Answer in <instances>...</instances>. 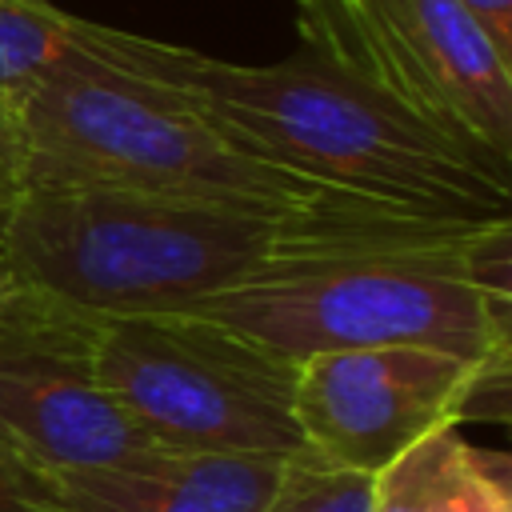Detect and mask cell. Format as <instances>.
Here are the masks:
<instances>
[{"label":"cell","instance_id":"1","mask_svg":"<svg viewBox=\"0 0 512 512\" xmlns=\"http://www.w3.org/2000/svg\"><path fill=\"white\" fill-rule=\"evenodd\" d=\"M468 220L316 216L96 184L28 180L8 208V264L20 288L92 316L192 312L196 304L304 260L404 240ZM496 224V220H488Z\"/></svg>","mask_w":512,"mask_h":512},{"label":"cell","instance_id":"2","mask_svg":"<svg viewBox=\"0 0 512 512\" xmlns=\"http://www.w3.org/2000/svg\"><path fill=\"white\" fill-rule=\"evenodd\" d=\"M80 36L84 52L184 92L240 144L316 184L408 216L512 220V168L448 140L308 44L276 64H232L92 20Z\"/></svg>","mask_w":512,"mask_h":512},{"label":"cell","instance_id":"3","mask_svg":"<svg viewBox=\"0 0 512 512\" xmlns=\"http://www.w3.org/2000/svg\"><path fill=\"white\" fill-rule=\"evenodd\" d=\"M512 220L380 240L304 260L192 308L304 360L336 348L420 344L508 368Z\"/></svg>","mask_w":512,"mask_h":512},{"label":"cell","instance_id":"4","mask_svg":"<svg viewBox=\"0 0 512 512\" xmlns=\"http://www.w3.org/2000/svg\"><path fill=\"white\" fill-rule=\"evenodd\" d=\"M12 116L24 140V184H96L316 216L396 212L272 164L184 92L92 52L48 72Z\"/></svg>","mask_w":512,"mask_h":512},{"label":"cell","instance_id":"5","mask_svg":"<svg viewBox=\"0 0 512 512\" xmlns=\"http://www.w3.org/2000/svg\"><path fill=\"white\" fill-rule=\"evenodd\" d=\"M104 388L164 452H300L296 360L192 312L100 316Z\"/></svg>","mask_w":512,"mask_h":512},{"label":"cell","instance_id":"6","mask_svg":"<svg viewBox=\"0 0 512 512\" xmlns=\"http://www.w3.org/2000/svg\"><path fill=\"white\" fill-rule=\"evenodd\" d=\"M300 44L512 168V56L464 0H300Z\"/></svg>","mask_w":512,"mask_h":512},{"label":"cell","instance_id":"7","mask_svg":"<svg viewBox=\"0 0 512 512\" xmlns=\"http://www.w3.org/2000/svg\"><path fill=\"white\" fill-rule=\"evenodd\" d=\"M300 448L376 476L428 432L508 412V368L420 344L336 348L296 360Z\"/></svg>","mask_w":512,"mask_h":512},{"label":"cell","instance_id":"8","mask_svg":"<svg viewBox=\"0 0 512 512\" xmlns=\"http://www.w3.org/2000/svg\"><path fill=\"white\" fill-rule=\"evenodd\" d=\"M96 324L100 316L20 284L0 304V440L52 476L156 452L104 388Z\"/></svg>","mask_w":512,"mask_h":512},{"label":"cell","instance_id":"9","mask_svg":"<svg viewBox=\"0 0 512 512\" xmlns=\"http://www.w3.org/2000/svg\"><path fill=\"white\" fill-rule=\"evenodd\" d=\"M284 456L272 452H148L132 464L60 476L72 512H256Z\"/></svg>","mask_w":512,"mask_h":512},{"label":"cell","instance_id":"10","mask_svg":"<svg viewBox=\"0 0 512 512\" xmlns=\"http://www.w3.org/2000/svg\"><path fill=\"white\" fill-rule=\"evenodd\" d=\"M372 512H512V468L440 428L404 448L372 476Z\"/></svg>","mask_w":512,"mask_h":512},{"label":"cell","instance_id":"11","mask_svg":"<svg viewBox=\"0 0 512 512\" xmlns=\"http://www.w3.org/2000/svg\"><path fill=\"white\" fill-rule=\"evenodd\" d=\"M84 16L48 0H0V104L12 112L48 72L84 56Z\"/></svg>","mask_w":512,"mask_h":512},{"label":"cell","instance_id":"12","mask_svg":"<svg viewBox=\"0 0 512 512\" xmlns=\"http://www.w3.org/2000/svg\"><path fill=\"white\" fill-rule=\"evenodd\" d=\"M256 512H372V476L300 448L284 456V468Z\"/></svg>","mask_w":512,"mask_h":512},{"label":"cell","instance_id":"13","mask_svg":"<svg viewBox=\"0 0 512 512\" xmlns=\"http://www.w3.org/2000/svg\"><path fill=\"white\" fill-rule=\"evenodd\" d=\"M0 512H72L60 492V476L44 472L12 444L0 440Z\"/></svg>","mask_w":512,"mask_h":512},{"label":"cell","instance_id":"14","mask_svg":"<svg viewBox=\"0 0 512 512\" xmlns=\"http://www.w3.org/2000/svg\"><path fill=\"white\" fill-rule=\"evenodd\" d=\"M20 188H24V140L16 116L0 104V204L16 200Z\"/></svg>","mask_w":512,"mask_h":512},{"label":"cell","instance_id":"15","mask_svg":"<svg viewBox=\"0 0 512 512\" xmlns=\"http://www.w3.org/2000/svg\"><path fill=\"white\" fill-rule=\"evenodd\" d=\"M464 4L488 28V36L496 40V48L512 56V0H464Z\"/></svg>","mask_w":512,"mask_h":512},{"label":"cell","instance_id":"16","mask_svg":"<svg viewBox=\"0 0 512 512\" xmlns=\"http://www.w3.org/2000/svg\"><path fill=\"white\" fill-rule=\"evenodd\" d=\"M8 208H12V200L0 204V304H4L8 292L16 288V280H12V264H8Z\"/></svg>","mask_w":512,"mask_h":512},{"label":"cell","instance_id":"17","mask_svg":"<svg viewBox=\"0 0 512 512\" xmlns=\"http://www.w3.org/2000/svg\"><path fill=\"white\" fill-rule=\"evenodd\" d=\"M296 4H300V0H296Z\"/></svg>","mask_w":512,"mask_h":512}]
</instances>
